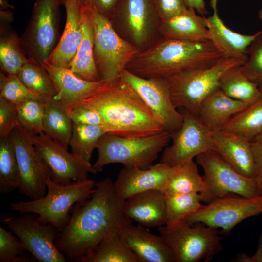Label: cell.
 I'll use <instances>...</instances> for the list:
<instances>
[{"mask_svg": "<svg viewBox=\"0 0 262 262\" xmlns=\"http://www.w3.org/2000/svg\"><path fill=\"white\" fill-rule=\"evenodd\" d=\"M23 49L17 33L10 24L0 26V72L17 75L28 57Z\"/></svg>", "mask_w": 262, "mask_h": 262, "instance_id": "30", "label": "cell"}, {"mask_svg": "<svg viewBox=\"0 0 262 262\" xmlns=\"http://www.w3.org/2000/svg\"><path fill=\"white\" fill-rule=\"evenodd\" d=\"M170 140V134L165 131L138 138L106 133L99 140L98 156L93 167L97 172L112 163H120L127 167L149 168Z\"/></svg>", "mask_w": 262, "mask_h": 262, "instance_id": "5", "label": "cell"}, {"mask_svg": "<svg viewBox=\"0 0 262 262\" xmlns=\"http://www.w3.org/2000/svg\"><path fill=\"white\" fill-rule=\"evenodd\" d=\"M147 228L129 223L122 226L118 232L139 262H176L173 253L163 237L153 234Z\"/></svg>", "mask_w": 262, "mask_h": 262, "instance_id": "18", "label": "cell"}, {"mask_svg": "<svg viewBox=\"0 0 262 262\" xmlns=\"http://www.w3.org/2000/svg\"><path fill=\"white\" fill-rule=\"evenodd\" d=\"M160 21L169 19L188 8L185 0H152Z\"/></svg>", "mask_w": 262, "mask_h": 262, "instance_id": "44", "label": "cell"}, {"mask_svg": "<svg viewBox=\"0 0 262 262\" xmlns=\"http://www.w3.org/2000/svg\"><path fill=\"white\" fill-rule=\"evenodd\" d=\"M82 41L69 69L79 78L89 82L101 81L94 57V34L90 7L82 5Z\"/></svg>", "mask_w": 262, "mask_h": 262, "instance_id": "26", "label": "cell"}, {"mask_svg": "<svg viewBox=\"0 0 262 262\" xmlns=\"http://www.w3.org/2000/svg\"><path fill=\"white\" fill-rule=\"evenodd\" d=\"M219 88L229 97L248 106L262 98V91L244 74L241 66L231 67L222 75Z\"/></svg>", "mask_w": 262, "mask_h": 262, "instance_id": "29", "label": "cell"}, {"mask_svg": "<svg viewBox=\"0 0 262 262\" xmlns=\"http://www.w3.org/2000/svg\"><path fill=\"white\" fill-rule=\"evenodd\" d=\"M113 18L120 21L127 35L139 50L150 41L160 20L152 0H122Z\"/></svg>", "mask_w": 262, "mask_h": 262, "instance_id": "17", "label": "cell"}, {"mask_svg": "<svg viewBox=\"0 0 262 262\" xmlns=\"http://www.w3.org/2000/svg\"><path fill=\"white\" fill-rule=\"evenodd\" d=\"M157 230L171 249L176 262H210L223 249L220 231L201 222L182 221L158 227Z\"/></svg>", "mask_w": 262, "mask_h": 262, "instance_id": "8", "label": "cell"}, {"mask_svg": "<svg viewBox=\"0 0 262 262\" xmlns=\"http://www.w3.org/2000/svg\"><path fill=\"white\" fill-rule=\"evenodd\" d=\"M64 5L66 13L65 29L55 48L44 62L55 67L69 68L82 39V4L77 0H66Z\"/></svg>", "mask_w": 262, "mask_h": 262, "instance_id": "20", "label": "cell"}, {"mask_svg": "<svg viewBox=\"0 0 262 262\" xmlns=\"http://www.w3.org/2000/svg\"><path fill=\"white\" fill-rule=\"evenodd\" d=\"M73 125L68 112L57 99L46 100L43 132L47 136L68 148Z\"/></svg>", "mask_w": 262, "mask_h": 262, "instance_id": "28", "label": "cell"}, {"mask_svg": "<svg viewBox=\"0 0 262 262\" xmlns=\"http://www.w3.org/2000/svg\"><path fill=\"white\" fill-rule=\"evenodd\" d=\"M258 16L260 19L262 20V8L260 9L258 12Z\"/></svg>", "mask_w": 262, "mask_h": 262, "instance_id": "52", "label": "cell"}, {"mask_svg": "<svg viewBox=\"0 0 262 262\" xmlns=\"http://www.w3.org/2000/svg\"><path fill=\"white\" fill-rule=\"evenodd\" d=\"M123 213L128 219L146 227L165 225V194L159 189L136 193L124 200Z\"/></svg>", "mask_w": 262, "mask_h": 262, "instance_id": "22", "label": "cell"}, {"mask_svg": "<svg viewBox=\"0 0 262 262\" xmlns=\"http://www.w3.org/2000/svg\"><path fill=\"white\" fill-rule=\"evenodd\" d=\"M255 166L253 180L258 196H262V132L250 140Z\"/></svg>", "mask_w": 262, "mask_h": 262, "instance_id": "45", "label": "cell"}, {"mask_svg": "<svg viewBox=\"0 0 262 262\" xmlns=\"http://www.w3.org/2000/svg\"><path fill=\"white\" fill-rule=\"evenodd\" d=\"M166 225H174L196 211L201 206L199 193H164Z\"/></svg>", "mask_w": 262, "mask_h": 262, "instance_id": "37", "label": "cell"}, {"mask_svg": "<svg viewBox=\"0 0 262 262\" xmlns=\"http://www.w3.org/2000/svg\"><path fill=\"white\" fill-rule=\"evenodd\" d=\"M0 192L8 194L20 185L18 163L9 136L0 139Z\"/></svg>", "mask_w": 262, "mask_h": 262, "instance_id": "36", "label": "cell"}, {"mask_svg": "<svg viewBox=\"0 0 262 262\" xmlns=\"http://www.w3.org/2000/svg\"><path fill=\"white\" fill-rule=\"evenodd\" d=\"M124 201L109 177L95 182L91 197L73 206L68 223L55 241L66 261L84 262L105 237L131 223L123 213Z\"/></svg>", "mask_w": 262, "mask_h": 262, "instance_id": "1", "label": "cell"}, {"mask_svg": "<svg viewBox=\"0 0 262 262\" xmlns=\"http://www.w3.org/2000/svg\"><path fill=\"white\" fill-rule=\"evenodd\" d=\"M69 115L73 123L96 125L104 128V123L100 114L94 109L84 105H76L69 111Z\"/></svg>", "mask_w": 262, "mask_h": 262, "instance_id": "43", "label": "cell"}, {"mask_svg": "<svg viewBox=\"0 0 262 262\" xmlns=\"http://www.w3.org/2000/svg\"><path fill=\"white\" fill-rule=\"evenodd\" d=\"M78 104L97 111L108 133L138 138L165 131L136 92L121 78L104 82Z\"/></svg>", "mask_w": 262, "mask_h": 262, "instance_id": "2", "label": "cell"}, {"mask_svg": "<svg viewBox=\"0 0 262 262\" xmlns=\"http://www.w3.org/2000/svg\"><path fill=\"white\" fill-rule=\"evenodd\" d=\"M53 81L58 94L55 98L68 112L105 82H89L76 76L69 68H57L45 62L39 63Z\"/></svg>", "mask_w": 262, "mask_h": 262, "instance_id": "23", "label": "cell"}, {"mask_svg": "<svg viewBox=\"0 0 262 262\" xmlns=\"http://www.w3.org/2000/svg\"><path fill=\"white\" fill-rule=\"evenodd\" d=\"M35 148L50 172L54 182L67 185L88 179L98 172L90 163L69 152L68 148L47 136L43 132L33 135Z\"/></svg>", "mask_w": 262, "mask_h": 262, "instance_id": "16", "label": "cell"}, {"mask_svg": "<svg viewBox=\"0 0 262 262\" xmlns=\"http://www.w3.org/2000/svg\"><path fill=\"white\" fill-rule=\"evenodd\" d=\"M209 40L225 57L243 60L248 59L247 51L255 38L262 31L252 35H245L235 32L228 28L220 18L217 9H213V15L206 18Z\"/></svg>", "mask_w": 262, "mask_h": 262, "instance_id": "24", "label": "cell"}, {"mask_svg": "<svg viewBox=\"0 0 262 262\" xmlns=\"http://www.w3.org/2000/svg\"><path fill=\"white\" fill-rule=\"evenodd\" d=\"M0 24H10L13 19V14L8 9H0Z\"/></svg>", "mask_w": 262, "mask_h": 262, "instance_id": "49", "label": "cell"}, {"mask_svg": "<svg viewBox=\"0 0 262 262\" xmlns=\"http://www.w3.org/2000/svg\"><path fill=\"white\" fill-rule=\"evenodd\" d=\"M218 0H210V4L213 9L217 8Z\"/></svg>", "mask_w": 262, "mask_h": 262, "instance_id": "50", "label": "cell"}, {"mask_svg": "<svg viewBox=\"0 0 262 262\" xmlns=\"http://www.w3.org/2000/svg\"><path fill=\"white\" fill-rule=\"evenodd\" d=\"M0 98L18 105L30 99L45 102L46 99L30 90L17 75L0 74Z\"/></svg>", "mask_w": 262, "mask_h": 262, "instance_id": "38", "label": "cell"}, {"mask_svg": "<svg viewBox=\"0 0 262 262\" xmlns=\"http://www.w3.org/2000/svg\"><path fill=\"white\" fill-rule=\"evenodd\" d=\"M89 7L96 68L101 80L105 82H112L120 78L123 70L139 50L119 35L110 18L94 7Z\"/></svg>", "mask_w": 262, "mask_h": 262, "instance_id": "6", "label": "cell"}, {"mask_svg": "<svg viewBox=\"0 0 262 262\" xmlns=\"http://www.w3.org/2000/svg\"><path fill=\"white\" fill-rule=\"evenodd\" d=\"M187 6L196 10L201 15L207 14L204 0H185Z\"/></svg>", "mask_w": 262, "mask_h": 262, "instance_id": "48", "label": "cell"}, {"mask_svg": "<svg viewBox=\"0 0 262 262\" xmlns=\"http://www.w3.org/2000/svg\"><path fill=\"white\" fill-rule=\"evenodd\" d=\"M17 237L0 226V262H33L37 261Z\"/></svg>", "mask_w": 262, "mask_h": 262, "instance_id": "40", "label": "cell"}, {"mask_svg": "<svg viewBox=\"0 0 262 262\" xmlns=\"http://www.w3.org/2000/svg\"><path fill=\"white\" fill-rule=\"evenodd\" d=\"M45 102L30 99L16 105L18 125L33 135L43 131Z\"/></svg>", "mask_w": 262, "mask_h": 262, "instance_id": "39", "label": "cell"}, {"mask_svg": "<svg viewBox=\"0 0 262 262\" xmlns=\"http://www.w3.org/2000/svg\"><path fill=\"white\" fill-rule=\"evenodd\" d=\"M159 31L164 38L189 42L209 41L206 18L188 7L183 13L169 19L160 21Z\"/></svg>", "mask_w": 262, "mask_h": 262, "instance_id": "25", "label": "cell"}, {"mask_svg": "<svg viewBox=\"0 0 262 262\" xmlns=\"http://www.w3.org/2000/svg\"><path fill=\"white\" fill-rule=\"evenodd\" d=\"M262 213V196L246 198L230 194L201 206L183 221L193 224L201 222L221 229V235H228L240 222Z\"/></svg>", "mask_w": 262, "mask_h": 262, "instance_id": "12", "label": "cell"}, {"mask_svg": "<svg viewBox=\"0 0 262 262\" xmlns=\"http://www.w3.org/2000/svg\"><path fill=\"white\" fill-rule=\"evenodd\" d=\"M106 133L102 126L73 123L69 142L71 152L90 163L94 150Z\"/></svg>", "mask_w": 262, "mask_h": 262, "instance_id": "35", "label": "cell"}, {"mask_svg": "<svg viewBox=\"0 0 262 262\" xmlns=\"http://www.w3.org/2000/svg\"><path fill=\"white\" fill-rule=\"evenodd\" d=\"M170 167L160 162L146 169L124 167L114 182L115 190L124 200L148 190L159 189L164 192Z\"/></svg>", "mask_w": 262, "mask_h": 262, "instance_id": "19", "label": "cell"}, {"mask_svg": "<svg viewBox=\"0 0 262 262\" xmlns=\"http://www.w3.org/2000/svg\"><path fill=\"white\" fill-rule=\"evenodd\" d=\"M16 105L0 98V139L9 136L18 125Z\"/></svg>", "mask_w": 262, "mask_h": 262, "instance_id": "42", "label": "cell"}, {"mask_svg": "<svg viewBox=\"0 0 262 262\" xmlns=\"http://www.w3.org/2000/svg\"><path fill=\"white\" fill-rule=\"evenodd\" d=\"M33 135L19 125L12 130L9 138L16 152L18 163L21 194L31 200L42 198L46 194V180L50 172L37 152Z\"/></svg>", "mask_w": 262, "mask_h": 262, "instance_id": "13", "label": "cell"}, {"mask_svg": "<svg viewBox=\"0 0 262 262\" xmlns=\"http://www.w3.org/2000/svg\"><path fill=\"white\" fill-rule=\"evenodd\" d=\"M206 189L196 164L191 160L185 164L171 166L164 193H201Z\"/></svg>", "mask_w": 262, "mask_h": 262, "instance_id": "31", "label": "cell"}, {"mask_svg": "<svg viewBox=\"0 0 262 262\" xmlns=\"http://www.w3.org/2000/svg\"><path fill=\"white\" fill-rule=\"evenodd\" d=\"M248 106L229 97L219 89L202 100L198 116L212 130H220L235 115Z\"/></svg>", "mask_w": 262, "mask_h": 262, "instance_id": "27", "label": "cell"}, {"mask_svg": "<svg viewBox=\"0 0 262 262\" xmlns=\"http://www.w3.org/2000/svg\"><path fill=\"white\" fill-rule=\"evenodd\" d=\"M118 231L105 237L84 262H139L136 255L123 242Z\"/></svg>", "mask_w": 262, "mask_h": 262, "instance_id": "33", "label": "cell"}, {"mask_svg": "<svg viewBox=\"0 0 262 262\" xmlns=\"http://www.w3.org/2000/svg\"><path fill=\"white\" fill-rule=\"evenodd\" d=\"M66 0H60L61 4L64 5ZM82 5H86L87 3L88 0H77Z\"/></svg>", "mask_w": 262, "mask_h": 262, "instance_id": "51", "label": "cell"}, {"mask_svg": "<svg viewBox=\"0 0 262 262\" xmlns=\"http://www.w3.org/2000/svg\"><path fill=\"white\" fill-rule=\"evenodd\" d=\"M46 184L47 191L43 197L29 201L11 202L10 209L19 214L36 213L61 232L70 219V212L73 206L91 197L95 182L88 178L62 185L53 182L49 177Z\"/></svg>", "mask_w": 262, "mask_h": 262, "instance_id": "4", "label": "cell"}, {"mask_svg": "<svg viewBox=\"0 0 262 262\" xmlns=\"http://www.w3.org/2000/svg\"><path fill=\"white\" fill-rule=\"evenodd\" d=\"M214 151L241 175L253 179L255 173L250 141L222 130H212Z\"/></svg>", "mask_w": 262, "mask_h": 262, "instance_id": "21", "label": "cell"}, {"mask_svg": "<svg viewBox=\"0 0 262 262\" xmlns=\"http://www.w3.org/2000/svg\"><path fill=\"white\" fill-rule=\"evenodd\" d=\"M120 78L136 92L165 131L171 134L180 129L183 115L172 101L166 79L144 78L126 69L123 70Z\"/></svg>", "mask_w": 262, "mask_h": 262, "instance_id": "15", "label": "cell"}, {"mask_svg": "<svg viewBox=\"0 0 262 262\" xmlns=\"http://www.w3.org/2000/svg\"><path fill=\"white\" fill-rule=\"evenodd\" d=\"M1 222L16 235L39 262H65L55 243L60 231L38 214L29 213L1 217Z\"/></svg>", "mask_w": 262, "mask_h": 262, "instance_id": "10", "label": "cell"}, {"mask_svg": "<svg viewBox=\"0 0 262 262\" xmlns=\"http://www.w3.org/2000/svg\"><path fill=\"white\" fill-rule=\"evenodd\" d=\"M246 62L243 60L224 57L210 67L184 71L166 79L174 105L198 116L202 100L220 89L222 75L227 69L242 66Z\"/></svg>", "mask_w": 262, "mask_h": 262, "instance_id": "7", "label": "cell"}, {"mask_svg": "<svg viewBox=\"0 0 262 262\" xmlns=\"http://www.w3.org/2000/svg\"><path fill=\"white\" fill-rule=\"evenodd\" d=\"M122 0H88L86 5L94 7L100 14L113 18Z\"/></svg>", "mask_w": 262, "mask_h": 262, "instance_id": "46", "label": "cell"}, {"mask_svg": "<svg viewBox=\"0 0 262 262\" xmlns=\"http://www.w3.org/2000/svg\"><path fill=\"white\" fill-rule=\"evenodd\" d=\"M224 57L210 40L189 42L164 38L139 51L126 69L144 78L167 79L184 71L210 67Z\"/></svg>", "mask_w": 262, "mask_h": 262, "instance_id": "3", "label": "cell"}, {"mask_svg": "<svg viewBox=\"0 0 262 262\" xmlns=\"http://www.w3.org/2000/svg\"><path fill=\"white\" fill-rule=\"evenodd\" d=\"M250 141L262 132V98L235 115L221 129Z\"/></svg>", "mask_w": 262, "mask_h": 262, "instance_id": "34", "label": "cell"}, {"mask_svg": "<svg viewBox=\"0 0 262 262\" xmlns=\"http://www.w3.org/2000/svg\"><path fill=\"white\" fill-rule=\"evenodd\" d=\"M23 83L32 92L46 99L55 98L58 92L50 76L40 63L32 57L17 74Z\"/></svg>", "mask_w": 262, "mask_h": 262, "instance_id": "32", "label": "cell"}, {"mask_svg": "<svg viewBox=\"0 0 262 262\" xmlns=\"http://www.w3.org/2000/svg\"><path fill=\"white\" fill-rule=\"evenodd\" d=\"M203 170L206 189L199 193L201 201L208 204L230 194L246 198L258 196L254 180L236 171L218 153L209 150L196 157Z\"/></svg>", "mask_w": 262, "mask_h": 262, "instance_id": "9", "label": "cell"}, {"mask_svg": "<svg viewBox=\"0 0 262 262\" xmlns=\"http://www.w3.org/2000/svg\"><path fill=\"white\" fill-rule=\"evenodd\" d=\"M60 0H35L30 19L20 37L28 57L45 61L58 42Z\"/></svg>", "mask_w": 262, "mask_h": 262, "instance_id": "11", "label": "cell"}, {"mask_svg": "<svg viewBox=\"0 0 262 262\" xmlns=\"http://www.w3.org/2000/svg\"><path fill=\"white\" fill-rule=\"evenodd\" d=\"M248 59L241 68L244 74L262 91V33L248 48Z\"/></svg>", "mask_w": 262, "mask_h": 262, "instance_id": "41", "label": "cell"}, {"mask_svg": "<svg viewBox=\"0 0 262 262\" xmlns=\"http://www.w3.org/2000/svg\"><path fill=\"white\" fill-rule=\"evenodd\" d=\"M181 109L182 124L170 134L172 143L164 149L160 160L171 166L185 164L202 153L214 150L212 130L198 116Z\"/></svg>", "mask_w": 262, "mask_h": 262, "instance_id": "14", "label": "cell"}, {"mask_svg": "<svg viewBox=\"0 0 262 262\" xmlns=\"http://www.w3.org/2000/svg\"><path fill=\"white\" fill-rule=\"evenodd\" d=\"M238 262H262V231L261 232L258 241V245L255 252L252 256L246 254H240L235 259Z\"/></svg>", "mask_w": 262, "mask_h": 262, "instance_id": "47", "label": "cell"}]
</instances>
